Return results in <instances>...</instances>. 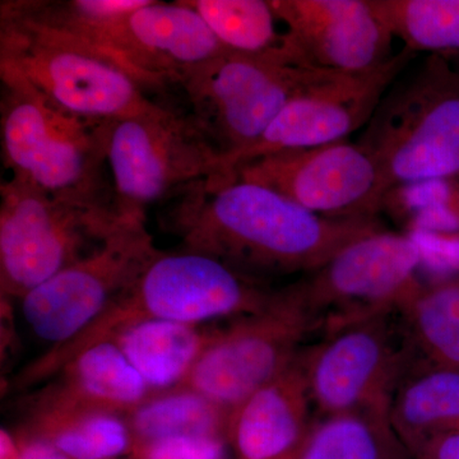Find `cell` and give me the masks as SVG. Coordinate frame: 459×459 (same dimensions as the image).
<instances>
[{
  "mask_svg": "<svg viewBox=\"0 0 459 459\" xmlns=\"http://www.w3.org/2000/svg\"><path fill=\"white\" fill-rule=\"evenodd\" d=\"M397 310L422 362L459 369V277L419 282Z\"/></svg>",
  "mask_w": 459,
  "mask_h": 459,
  "instance_id": "603a6c76",
  "label": "cell"
},
{
  "mask_svg": "<svg viewBox=\"0 0 459 459\" xmlns=\"http://www.w3.org/2000/svg\"><path fill=\"white\" fill-rule=\"evenodd\" d=\"M228 51L263 56L285 49L271 0H186Z\"/></svg>",
  "mask_w": 459,
  "mask_h": 459,
  "instance_id": "484cf974",
  "label": "cell"
},
{
  "mask_svg": "<svg viewBox=\"0 0 459 459\" xmlns=\"http://www.w3.org/2000/svg\"><path fill=\"white\" fill-rule=\"evenodd\" d=\"M213 333L202 325L150 320L126 329L113 342L157 394L181 385Z\"/></svg>",
  "mask_w": 459,
  "mask_h": 459,
  "instance_id": "ffe728a7",
  "label": "cell"
},
{
  "mask_svg": "<svg viewBox=\"0 0 459 459\" xmlns=\"http://www.w3.org/2000/svg\"><path fill=\"white\" fill-rule=\"evenodd\" d=\"M146 221V214H126L95 252L21 299L36 336L53 346L71 340L134 285L161 253Z\"/></svg>",
  "mask_w": 459,
  "mask_h": 459,
  "instance_id": "8fae6325",
  "label": "cell"
},
{
  "mask_svg": "<svg viewBox=\"0 0 459 459\" xmlns=\"http://www.w3.org/2000/svg\"><path fill=\"white\" fill-rule=\"evenodd\" d=\"M415 56L402 49L385 65L365 74L323 75L287 102L255 146L231 162L221 184L231 181L238 166L259 157L347 141L353 132L368 126Z\"/></svg>",
  "mask_w": 459,
  "mask_h": 459,
  "instance_id": "5bb4252c",
  "label": "cell"
},
{
  "mask_svg": "<svg viewBox=\"0 0 459 459\" xmlns=\"http://www.w3.org/2000/svg\"><path fill=\"white\" fill-rule=\"evenodd\" d=\"M234 180L267 186L329 219H374L391 192L374 157L347 141L259 157L238 166Z\"/></svg>",
  "mask_w": 459,
  "mask_h": 459,
  "instance_id": "4fadbf2b",
  "label": "cell"
},
{
  "mask_svg": "<svg viewBox=\"0 0 459 459\" xmlns=\"http://www.w3.org/2000/svg\"><path fill=\"white\" fill-rule=\"evenodd\" d=\"M298 459H412L389 407L316 418Z\"/></svg>",
  "mask_w": 459,
  "mask_h": 459,
  "instance_id": "7402d4cb",
  "label": "cell"
},
{
  "mask_svg": "<svg viewBox=\"0 0 459 459\" xmlns=\"http://www.w3.org/2000/svg\"><path fill=\"white\" fill-rule=\"evenodd\" d=\"M389 190L459 175V74L430 56L418 74L383 99L358 142Z\"/></svg>",
  "mask_w": 459,
  "mask_h": 459,
  "instance_id": "8992f818",
  "label": "cell"
},
{
  "mask_svg": "<svg viewBox=\"0 0 459 459\" xmlns=\"http://www.w3.org/2000/svg\"><path fill=\"white\" fill-rule=\"evenodd\" d=\"M412 459H459V430L437 435L412 453Z\"/></svg>",
  "mask_w": 459,
  "mask_h": 459,
  "instance_id": "83f0119b",
  "label": "cell"
},
{
  "mask_svg": "<svg viewBox=\"0 0 459 459\" xmlns=\"http://www.w3.org/2000/svg\"><path fill=\"white\" fill-rule=\"evenodd\" d=\"M23 429L71 459H115L133 448L126 416L65 403L42 391L32 398Z\"/></svg>",
  "mask_w": 459,
  "mask_h": 459,
  "instance_id": "d6986e66",
  "label": "cell"
},
{
  "mask_svg": "<svg viewBox=\"0 0 459 459\" xmlns=\"http://www.w3.org/2000/svg\"><path fill=\"white\" fill-rule=\"evenodd\" d=\"M0 459H21L16 437L5 428L0 430Z\"/></svg>",
  "mask_w": 459,
  "mask_h": 459,
  "instance_id": "f546056e",
  "label": "cell"
},
{
  "mask_svg": "<svg viewBox=\"0 0 459 459\" xmlns=\"http://www.w3.org/2000/svg\"><path fill=\"white\" fill-rule=\"evenodd\" d=\"M422 247L377 229L355 238L299 285L323 333L397 310L418 285Z\"/></svg>",
  "mask_w": 459,
  "mask_h": 459,
  "instance_id": "7c38bea8",
  "label": "cell"
},
{
  "mask_svg": "<svg viewBox=\"0 0 459 459\" xmlns=\"http://www.w3.org/2000/svg\"><path fill=\"white\" fill-rule=\"evenodd\" d=\"M108 175L120 214H146L195 181L217 179L220 157L192 120L169 107L113 123Z\"/></svg>",
  "mask_w": 459,
  "mask_h": 459,
  "instance_id": "30bf717a",
  "label": "cell"
},
{
  "mask_svg": "<svg viewBox=\"0 0 459 459\" xmlns=\"http://www.w3.org/2000/svg\"><path fill=\"white\" fill-rule=\"evenodd\" d=\"M0 65L56 107L86 119L117 122L164 107L119 60L42 20L29 0L0 5Z\"/></svg>",
  "mask_w": 459,
  "mask_h": 459,
  "instance_id": "277c9868",
  "label": "cell"
},
{
  "mask_svg": "<svg viewBox=\"0 0 459 459\" xmlns=\"http://www.w3.org/2000/svg\"><path fill=\"white\" fill-rule=\"evenodd\" d=\"M20 449L21 459H71L60 452L56 446L38 435L20 429L14 433Z\"/></svg>",
  "mask_w": 459,
  "mask_h": 459,
  "instance_id": "f1b7e54d",
  "label": "cell"
},
{
  "mask_svg": "<svg viewBox=\"0 0 459 459\" xmlns=\"http://www.w3.org/2000/svg\"><path fill=\"white\" fill-rule=\"evenodd\" d=\"M416 358L398 310L325 333L300 355L316 418L391 407Z\"/></svg>",
  "mask_w": 459,
  "mask_h": 459,
  "instance_id": "9c48e42d",
  "label": "cell"
},
{
  "mask_svg": "<svg viewBox=\"0 0 459 459\" xmlns=\"http://www.w3.org/2000/svg\"><path fill=\"white\" fill-rule=\"evenodd\" d=\"M228 440L223 437L180 435L134 443L131 459H223Z\"/></svg>",
  "mask_w": 459,
  "mask_h": 459,
  "instance_id": "4316f807",
  "label": "cell"
},
{
  "mask_svg": "<svg viewBox=\"0 0 459 459\" xmlns=\"http://www.w3.org/2000/svg\"><path fill=\"white\" fill-rule=\"evenodd\" d=\"M230 412L210 398L184 386L157 392L126 416L133 444L180 435L228 440Z\"/></svg>",
  "mask_w": 459,
  "mask_h": 459,
  "instance_id": "cb8c5ba5",
  "label": "cell"
},
{
  "mask_svg": "<svg viewBox=\"0 0 459 459\" xmlns=\"http://www.w3.org/2000/svg\"><path fill=\"white\" fill-rule=\"evenodd\" d=\"M0 289L22 299L95 252L126 214L56 197L11 177L0 186Z\"/></svg>",
  "mask_w": 459,
  "mask_h": 459,
  "instance_id": "52a82bcc",
  "label": "cell"
},
{
  "mask_svg": "<svg viewBox=\"0 0 459 459\" xmlns=\"http://www.w3.org/2000/svg\"><path fill=\"white\" fill-rule=\"evenodd\" d=\"M411 53L459 54V0H370Z\"/></svg>",
  "mask_w": 459,
  "mask_h": 459,
  "instance_id": "d4e9b609",
  "label": "cell"
},
{
  "mask_svg": "<svg viewBox=\"0 0 459 459\" xmlns=\"http://www.w3.org/2000/svg\"><path fill=\"white\" fill-rule=\"evenodd\" d=\"M53 377L56 380L41 389L50 397L124 416L153 394L115 342L89 347Z\"/></svg>",
  "mask_w": 459,
  "mask_h": 459,
  "instance_id": "ac0fdd59",
  "label": "cell"
},
{
  "mask_svg": "<svg viewBox=\"0 0 459 459\" xmlns=\"http://www.w3.org/2000/svg\"><path fill=\"white\" fill-rule=\"evenodd\" d=\"M263 292L255 281L225 263L179 250L161 252L98 318L65 342L51 346L23 371L30 385H38L89 347L113 342L132 325L150 320L204 325L225 316L255 313Z\"/></svg>",
  "mask_w": 459,
  "mask_h": 459,
  "instance_id": "7a4b0ae2",
  "label": "cell"
},
{
  "mask_svg": "<svg viewBox=\"0 0 459 459\" xmlns=\"http://www.w3.org/2000/svg\"><path fill=\"white\" fill-rule=\"evenodd\" d=\"M101 49L148 92L177 86L184 74L228 51L186 0H148L110 30Z\"/></svg>",
  "mask_w": 459,
  "mask_h": 459,
  "instance_id": "2e32d148",
  "label": "cell"
},
{
  "mask_svg": "<svg viewBox=\"0 0 459 459\" xmlns=\"http://www.w3.org/2000/svg\"><path fill=\"white\" fill-rule=\"evenodd\" d=\"M313 412L299 356L230 412L228 444L237 459H298L316 419Z\"/></svg>",
  "mask_w": 459,
  "mask_h": 459,
  "instance_id": "e0dca14e",
  "label": "cell"
},
{
  "mask_svg": "<svg viewBox=\"0 0 459 459\" xmlns=\"http://www.w3.org/2000/svg\"><path fill=\"white\" fill-rule=\"evenodd\" d=\"M0 82L2 155L11 177L56 197L117 208L108 175L115 122L56 107L8 66L0 65Z\"/></svg>",
  "mask_w": 459,
  "mask_h": 459,
  "instance_id": "3957f363",
  "label": "cell"
},
{
  "mask_svg": "<svg viewBox=\"0 0 459 459\" xmlns=\"http://www.w3.org/2000/svg\"><path fill=\"white\" fill-rule=\"evenodd\" d=\"M389 416L411 455L431 437L459 430V369L416 362L395 389Z\"/></svg>",
  "mask_w": 459,
  "mask_h": 459,
  "instance_id": "44dd1931",
  "label": "cell"
},
{
  "mask_svg": "<svg viewBox=\"0 0 459 459\" xmlns=\"http://www.w3.org/2000/svg\"><path fill=\"white\" fill-rule=\"evenodd\" d=\"M322 332L298 283L272 292L258 312L214 329L181 385L231 412L256 389L289 369L304 341Z\"/></svg>",
  "mask_w": 459,
  "mask_h": 459,
  "instance_id": "ba28073f",
  "label": "cell"
},
{
  "mask_svg": "<svg viewBox=\"0 0 459 459\" xmlns=\"http://www.w3.org/2000/svg\"><path fill=\"white\" fill-rule=\"evenodd\" d=\"M166 229L181 249L247 276L313 273L355 238L380 229L374 219H329L249 181H195L171 195ZM168 199V201H169Z\"/></svg>",
  "mask_w": 459,
  "mask_h": 459,
  "instance_id": "6da1fadb",
  "label": "cell"
},
{
  "mask_svg": "<svg viewBox=\"0 0 459 459\" xmlns=\"http://www.w3.org/2000/svg\"><path fill=\"white\" fill-rule=\"evenodd\" d=\"M327 71L309 68L285 49L263 56L225 51L177 83L192 120L220 157L219 186L230 165L255 146L287 102ZM334 74V72H333Z\"/></svg>",
  "mask_w": 459,
  "mask_h": 459,
  "instance_id": "5b68a950",
  "label": "cell"
},
{
  "mask_svg": "<svg viewBox=\"0 0 459 459\" xmlns=\"http://www.w3.org/2000/svg\"><path fill=\"white\" fill-rule=\"evenodd\" d=\"M285 44L303 65L365 74L394 57V35L370 0H271Z\"/></svg>",
  "mask_w": 459,
  "mask_h": 459,
  "instance_id": "9a60e30c",
  "label": "cell"
}]
</instances>
